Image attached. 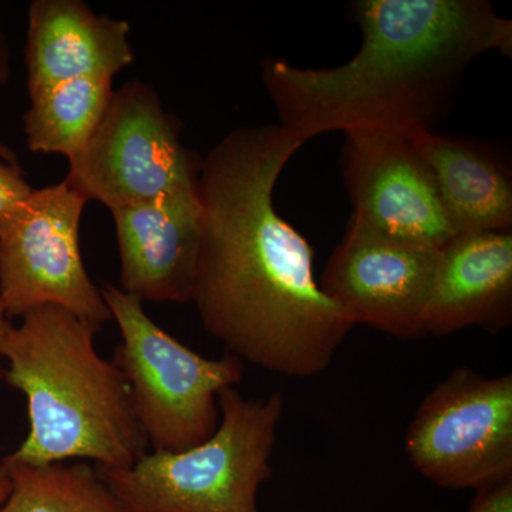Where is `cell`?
<instances>
[{"instance_id": "obj_3", "label": "cell", "mask_w": 512, "mask_h": 512, "mask_svg": "<svg viewBox=\"0 0 512 512\" xmlns=\"http://www.w3.org/2000/svg\"><path fill=\"white\" fill-rule=\"evenodd\" d=\"M101 325L59 306H40L0 330L3 377L25 394L29 433L6 456L15 463L89 460L124 470L147 453L126 380L97 352Z\"/></svg>"}, {"instance_id": "obj_20", "label": "cell", "mask_w": 512, "mask_h": 512, "mask_svg": "<svg viewBox=\"0 0 512 512\" xmlns=\"http://www.w3.org/2000/svg\"><path fill=\"white\" fill-rule=\"evenodd\" d=\"M10 491V477L5 461L0 460V505L5 503Z\"/></svg>"}, {"instance_id": "obj_8", "label": "cell", "mask_w": 512, "mask_h": 512, "mask_svg": "<svg viewBox=\"0 0 512 512\" xmlns=\"http://www.w3.org/2000/svg\"><path fill=\"white\" fill-rule=\"evenodd\" d=\"M87 202L62 181L30 192L0 224V302L8 318L52 305L99 325L111 320L80 252Z\"/></svg>"}, {"instance_id": "obj_10", "label": "cell", "mask_w": 512, "mask_h": 512, "mask_svg": "<svg viewBox=\"0 0 512 512\" xmlns=\"http://www.w3.org/2000/svg\"><path fill=\"white\" fill-rule=\"evenodd\" d=\"M345 136L343 177L355 217L436 251L460 235L412 134L353 130Z\"/></svg>"}, {"instance_id": "obj_11", "label": "cell", "mask_w": 512, "mask_h": 512, "mask_svg": "<svg viewBox=\"0 0 512 512\" xmlns=\"http://www.w3.org/2000/svg\"><path fill=\"white\" fill-rule=\"evenodd\" d=\"M124 292L141 302H191L202 242L197 188L110 211Z\"/></svg>"}, {"instance_id": "obj_22", "label": "cell", "mask_w": 512, "mask_h": 512, "mask_svg": "<svg viewBox=\"0 0 512 512\" xmlns=\"http://www.w3.org/2000/svg\"><path fill=\"white\" fill-rule=\"evenodd\" d=\"M8 323V316H6L5 309H3L2 302H0V330L3 329V326ZM3 377L2 365H0V379Z\"/></svg>"}, {"instance_id": "obj_16", "label": "cell", "mask_w": 512, "mask_h": 512, "mask_svg": "<svg viewBox=\"0 0 512 512\" xmlns=\"http://www.w3.org/2000/svg\"><path fill=\"white\" fill-rule=\"evenodd\" d=\"M10 491L0 512H127L86 461L32 466L6 460Z\"/></svg>"}, {"instance_id": "obj_14", "label": "cell", "mask_w": 512, "mask_h": 512, "mask_svg": "<svg viewBox=\"0 0 512 512\" xmlns=\"http://www.w3.org/2000/svg\"><path fill=\"white\" fill-rule=\"evenodd\" d=\"M412 136L460 234L511 232V174L493 151L433 131Z\"/></svg>"}, {"instance_id": "obj_7", "label": "cell", "mask_w": 512, "mask_h": 512, "mask_svg": "<svg viewBox=\"0 0 512 512\" xmlns=\"http://www.w3.org/2000/svg\"><path fill=\"white\" fill-rule=\"evenodd\" d=\"M406 454L431 483L480 490L512 478V375L458 367L421 402Z\"/></svg>"}, {"instance_id": "obj_19", "label": "cell", "mask_w": 512, "mask_h": 512, "mask_svg": "<svg viewBox=\"0 0 512 512\" xmlns=\"http://www.w3.org/2000/svg\"><path fill=\"white\" fill-rule=\"evenodd\" d=\"M10 74H12L10 52L5 32H3L2 20H0V86H5V84L9 83Z\"/></svg>"}, {"instance_id": "obj_2", "label": "cell", "mask_w": 512, "mask_h": 512, "mask_svg": "<svg viewBox=\"0 0 512 512\" xmlns=\"http://www.w3.org/2000/svg\"><path fill=\"white\" fill-rule=\"evenodd\" d=\"M357 55L333 69L284 59L261 64L278 126L305 144L330 131H433L446 117L468 64L512 52V22L484 0H359Z\"/></svg>"}, {"instance_id": "obj_17", "label": "cell", "mask_w": 512, "mask_h": 512, "mask_svg": "<svg viewBox=\"0 0 512 512\" xmlns=\"http://www.w3.org/2000/svg\"><path fill=\"white\" fill-rule=\"evenodd\" d=\"M32 191L22 168L0 161V224Z\"/></svg>"}, {"instance_id": "obj_15", "label": "cell", "mask_w": 512, "mask_h": 512, "mask_svg": "<svg viewBox=\"0 0 512 512\" xmlns=\"http://www.w3.org/2000/svg\"><path fill=\"white\" fill-rule=\"evenodd\" d=\"M113 94V80L106 77L69 80L30 94L23 116L29 150L73 160L93 137Z\"/></svg>"}, {"instance_id": "obj_4", "label": "cell", "mask_w": 512, "mask_h": 512, "mask_svg": "<svg viewBox=\"0 0 512 512\" xmlns=\"http://www.w3.org/2000/svg\"><path fill=\"white\" fill-rule=\"evenodd\" d=\"M220 423L188 450L147 451L130 468L96 467L127 512H259L258 491L272 476L284 396H218Z\"/></svg>"}, {"instance_id": "obj_12", "label": "cell", "mask_w": 512, "mask_h": 512, "mask_svg": "<svg viewBox=\"0 0 512 512\" xmlns=\"http://www.w3.org/2000/svg\"><path fill=\"white\" fill-rule=\"evenodd\" d=\"M512 322V232L457 235L437 256L424 312L426 335L467 328L501 332Z\"/></svg>"}, {"instance_id": "obj_9", "label": "cell", "mask_w": 512, "mask_h": 512, "mask_svg": "<svg viewBox=\"0 0 512 512\" xmlns=\"http://www.w3.org/2000/svg\"><path fill=\"white\" fill-rule=\"evenodd\" d=\"M439 251L390 237L353 215L319 282L356 325L399 339L426 336L424 312Z\"/></svg>"}, {"instance_id": "obj_21", "label": "cell", "mask_w": 512, "mask_h": 512, "mask_svg": "<svg viewBox=\"0 0 512 512\" xmlns=\"http://www.w3.org/2000/svg\"><path fill=\"white\" fill-rule=\"evenodd\" d=\"M0 161H5V163L18 165V167H20L19 157L16 151H13L12 148L3 144L2 141H0Z\"/></svg>"}, {"instance_id": "obj_5", "label": "cell", "mask_w": 512, "mask_h": 512, "mask_svg": "<svg viewBox=\"0 0 512 512\" xmlns=\"http://www.w3.org/2000/svg\"><path fill=\"white\" fill-rule=\"evenodd\" d=\"M121 343L111 362L126 380L134 416L153 451L188 450L210 439L220 423L218 396L244 377L231 353L207 359L158 326L144 302L107 284L101 289Z\"/></svg>"}, {"instance_id": "obj_6", "label": "cell", "mask_w": 512, "mask_h": 512, "mask_svg": "<svg viewBox=\"0 0 512 512\" xmlns=\"http://www.w3.org/2000/svg\"><path fill=\"white\" fill-rule=\"evenodd\" d=\"M202 158L181 141V123L151 84L131 80L114 92L87 146L69 161L64 183L110 211L194 190Z\"/></svg>"}, {"instance_id": "obj_18", "label": "cell", "mask_w": 512, "mask_h": 512, "mask_svg": "<svg viewBox=\"0 0 512 512\" xmlns=\"http://www.w3.org/2000/svg\"><path fill=\"white\" fill-rule=\"evenodd\" d=\"M468 512H512V478L477 490Z\"/></svg>"}, {"instance_id": "obj_13", "label": "cell", "mask_w": 512, "mask_h": 512, "mask_svg": "<svg viewBox=\"0 0 512 512\" xmlns=\"http://www.w3.org/2000/svg\"><path fill=\"white\" fill-rule=\"evenodd\" d=\"M130 25L97 15L82 0H35L29 8L30 94L69 80L113 77L134 62Z\"/></svg>"}, {"instance_id": "obj_1", "label": "cell", "mask_w": 512, "mask_h": 512, "mask_svg": "<svg viewBox=\"0 0 512 512\" xmlns=\"http://www.w3.org/2000/svg\"><path fill=\"white\" fill-rule=\"evenodd\" d=\"M301 147L278 124L242 127L202 158L191 302L227 353L306 379L328 369L355 325L320 288L311 245L274 205L276 181Z\"/></svg>"}]
</instances>
